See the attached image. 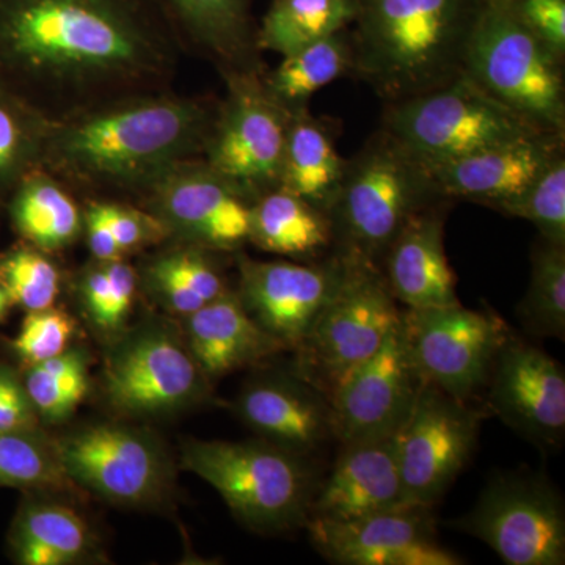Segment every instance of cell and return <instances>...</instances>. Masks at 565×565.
<instances>
[{"mask_svg":"<svg viewBox=\"0 0 565 565\" xmlns=\"http://www.w3.org/2000/svg\"><path fill=\"white\" fill-rule=\"evenodd\" d=\"M403 327L423 381L462 401L484 388L498 349L509 334L497 315L470 310L460 302L407 310Z\"/></svg>","mask_w":565,"mask_h":565,"instance_id":"obj_12","label":"cell"},{"mask_svg":"<svg viewBox=\"0 0 565 565\" xmlns=\"http://www.w3.org/2000/svg\"><path fill=\"white\" fill-rule=\"evenodd\" d=\"M482 0H353V68L392 102L462 74Z\"/></svg>","mask_w":565,"mask_h":565,"instance_id":"obj_3","label":"cell"},{"mask_svg":"<svg viewBox=\"0 0 565 565\" xmlns=\"http://www.w3.org/2000/svg\"><path fill=\"white\" fill-rule=\"evenodd\" d=\"M14 548L25 565L70 564L87 548V530L70 509L31 505L18 519Z\"/></svg>","mask_w":565,"mask_h":565,"instance_id":"obj_31","label":"cell"},{"mask_svg":"<svg viewBox=\"0 0 565 565\" xmlns=\"http://www.w3.org/2000/svg\"><path fill=\"white\" fill-rule=\"evenodd\" d=\"M353 68V47L344 31L282 57L264 82L286 110H303V104Z\"/></svg>","mask_w":565,"mask_h":565,"instance_id":"obj_29","label":"cell"},{"mask_svg":"<svg viewBox=\"0 0 565 565\" xmlns=\"http://www.w3.org/2000/svg\"><path fill=\"white\" fill-rule=\"evenodd\" d=\"M189 31L226 61H239L250 46L248 0H170Z\"/></svg>","mask_w":565,"mask_h":565,"instance_id":"obj_33","label":"cell"},{"mask_svg":"<svg viewBox=\"0 0 565 565\" xmlns=\"http://www.w3.org/2000/svg\"><path fill=\"white\" fill-rule=\"evenodd\" d=\"M403 508L407 505L394 434L344 445L332 473L313 494L308 519L344 522Z\"/></svg>","mask_w":565,"mask_h":565,"instance_id":"obj_22","label":"cell"},{"mask_svg":"<svg viewBox=\"0 0 565 565\" xmlns=\"http://www.w3.org/2000/svg\"><path fill=\"white\" fill-rule=\"evenodd\" d=\"M533 132L545 131L494 102L465 74L394 103L385 118L386 136L423 169Z\"/></svg>","mask_w":565,"mask_h":565,"instance_id":"obj_7","label":"cell"},{"mask_svg":"<svg viewBox=\"0 0 565 565\" xmlns=\"http://www.w3.org/2000/svg\"><path fill=\"white\" fill-rule=\"evenodd\" d=\"M385 281L408 310L459 303L456 275L445 250L444 215L415 212L385 253Z\"/></svg>","mask_w":565,"mask_h":565,"instance_id":"obj_23","label":"cell"},{"mask_svg":"<svg viewBox=\"0 0 565 565\" xmlns=\"http://www.w3.org/2000/svg\"><path fill=\"white\" fill-rule=\"evenodd\" d=\"M344 166L329 129L307 111H294L282 152L280 189L326 212L340 185Z\"/></svg>","mask_w":565,"mask_h":565,"instance_id":"obj_25","label":"cell"},{"mask_svg":"<svg viewBox=\"0 0 565 565\" xmlns=\"http://www.w3.org/2000/svg\"><path fill=\"white\" fill-rule=\"evenodd\" d=\"M32 408L25 388L9 370H0V433L31 429Z\"/></svg>","mask_w":565,"mask_h":565,"instance_id":"obj_43","label":"cell"},{"mask_svg":"<svg viewBox=\"0 0 565 565\" xmlns=\"http://www.w3.org/2000/svg\"><path fill=\"white\" fill-rule=\"evenodd\" d=\"M85 225H87L88 247H90V252L96 259L102 263L121 259L120 245L117 244L109 226L93 204L88 207L87 215H85Z\"/></svg>","mask_w":565,"mask_h":565,"instance_id":"obj_45","label":"cell"},{"mask_svg":"<svg viewBox=\"0 0 565 565\" xmlns=\"http://www.w3.org/2000/svg\"><path fill=\"white\" fill-rule=\"evenodd\" d=\"M147 184L166 228L214 248H234L248 239L252 204L206 162L174 163Z\"/></svg>","mask_w":565,"mask_h":565,"instance_id":"obj_19","label":"cell"},{"mask_svg":"<svg viewBox=\"0 0 565 565\" xmlns=\"http://www.w3.org/2000/svg\"><path fill=\"white\" fill-rule=\"evenodd\" d=\"M55 452L71 482L115 503H147L167 482L161 449L128 427H88L58 441Z\"/></svg>","mask_w":565,"mask_h":565,"instance_id":"obj_16","label":"cell"},{"mask_svg":"<svg viewBox=\"0 0 565 565\" xmlns=\"http://www.w3.org/2000/svg\"><path fill=\"white\" fill-rule=\"evenodd\" d=\"M189 351L204 375L233 373L282 351L245 310L237 294L226 291L188 316Z\"/></svg>","mask_w":565,"mask_h":565,"instance_id":"obj_24","label":"cell"},{"mask_svg":"<svg viewBox=\"0 0 565 565\" xmlns=\"http://www.w3.org/2000/svg\"><path fill=\"white\" fill-rule=\"evenodd\" d=\"M150 277L152 285L158 289L159 296L177 313L189 316L200 310L203 305H206L202 297L196 296L180 278L167 273V270L161 269L156 264H152L150 267Z\"/></svg>","mask_w":565,"mask_h":565,"instance_id":"obj_44","label":"cell"},{"mask_svg":"<svg viewBox=\"0 0 565 565\" xmlns=\"http://www.w3.org/2000/svg\"><path fill=\"white\" fill-rule=\"evenodd\" d=\"M154 264L180 278L206 303L226 292L221 274L202 253L193 250L169 253Z\"/></svg>","mask_w":565,"mask_h":565,"instance_id":"obj_40","label":"cell"},{"mask_svg":"<svg viewBox=\"0 0 565 565\" xmlns=\"http://www.w3.org/2000/svg\"><path fill=\"white\" fill-rule=\"evenodd\" d=\"M228 98L207 134L206 163L245 196L280 188L291 111L250 74L230 76Z\"/></svg>","mask_w":565,"mask_h":565,"instance_id":"obj_11","label":"cell"},{"mask_svg":"<svg viewBox=\"0 0 565 565\" xmlns=\"http://www.w3.org/2000/svg\"><path fill=\"white\" fill-rule=\"evenodd\" d=\"M128 0H0V79L54 92L140 79L161 63Z\"/></svg>","mask_w":565,"mask_h":565,"instance_id":"obj_1","label":"cell"},{"mask_svg":"<svg viewBox=\"0 0 565 565\" xmlns=\"http://www.w3.org/2000/svg\"><path fill=\"white\" fill-rule=\"evenodd\" d=\"M348 255L321 264L239 262V297L247 313L280 341L297 349L343 280Z\"/></svg>","mask_w":565,"mask_h":565,"instance_id":"obj_15","label":"cell"},{"mask_svg":"<svg viewBox=\"0 0 565 565\" xmlns=\"http://www.w3.org/2000/svg\"><path fill=\"white\" fill-rule=\"evenodd\" d=\"M457 530L484 542L509 565L565 563V505L544 475H494Z\"/></svg>","mask_w":565,"mask_h":565,"instance_id":"obj_9","label":"cell"},{"mask_svg":"<svg viewBox=\"0 0 565 565\" xmlns=\"http://www.w3.org/2000/svg\"><path fill=\"white\" fill-rule=\"evenodd\" d=\"M561 61L523 20L519 0H482L465 44L462 74L545 132L564 131Z\"/></svg>","mask_w":565,"mask_h":565,"instance_id":"obj_4","label":"cell"},{"mask_svg":"<svg viewBox=\"0 0 565 565\" xmlns=\"http://www.w3.org/2000/svg\"><path fill=\"white\" fill-rule=\"evenodd\" d=\"M353 0H274L258 33V46L281 57L344 31Z\"/></svg>","mask_w":565,"mask_h":565,"instance_id":"obj_28","label":"cell"},{"mask_svg":"<svg viewBox=\"0 0 565 565\" xmlns=\"http://www.w3.org/2000/svg\"><path fill=\"white\" fill-rule=\"evenodd\" d=\"M319 553L343 565H459L463 561L434 541L430 509L403 508L333 522L308 519Z\"/></svg>","mask_w":565,"mask_h":565,"instance_id":"obj_18","label":"cell"},{"mask_svg":"<svg viewBox=\"0 0 565 565\" xmlns=\"http://www.w3.org/2000/svg\"><path fill=\"white\" fill-rule=\"evenodd\" d=\"M332 236L326 212L285 189L263 193L252 204L248 239L263 250L315 256L329 247Z\"/></svg>","mask_w":565,"mask_h":565,"instance_id":"obj_26","label":"cell"},{"mask_svg":"<svg viewBox=\"0 0 565 565\" xmlns=\"http://www.w3.org/2000/svg\"><path fill=\"white\" fill-rule=\"evenodd\" d=\"M82 294H84L85 305L90 311L93 319L104 326L106 319L107 303H109V278H107L106 267H95L85 274L82 281Z\"/></svg>","mask_w":565,"mask_h":565,"instance_id":"obj_46","label":"cell"},{"mask_svg":"<svg viewBox=\"0 0 565 565\" xmlns=\"http://www.w3.org/2000/svg\"><path fill=\"white\" fill-rule=\"evenodd\" d=\"M87 366L77 352H62L32 364L25 393L32 407L51 423L68 418L87 393Z\"/></svg>","mask_w":565,"mask_h":565,"instance_id":"obj_34","label":"cell"},{"mask_svg":"<svg viewBox=\"0 0 565 565\" xmlns=\"http://www.w3.org/2000/svg\"><path fill=\"white\" fill-rule=\"evenodd\" d=\"M236 412L264 441L294 456L310 455L333 437L329 396L299 371L252 382L237 397Z\"/></svg>","mask_w":565,"mask_h":565,"instance_id":"obj_21","label":"cell"},{"mask_svg":"<svg viewBox=\"0 0 565 565\" xmlns=\"http://www.w3.org/2000/svg\"><path fill=\"white\" fill-rule=\"evenodd\" d=\"M10 196L14 228L40 250H57L76 239L79 207L46 169L29 173Z\"/></svg>","mask_w":565,"mask_h":565,"instance_id":"obj_27","label":"cell"},{"mask_svg":"<svg viewBox=\"0 0 565 565\" xmlns=\"http://www.w3.org/2000/svg\"><path fill=\"white\" fill-rule=\"evenodd\" d=\"M519 9L535 35L564 58L565 0H519Z\"/></svg>","mask_w":565,"mask_h":565,"instance_id":"obj_41","label":"cell"},{"mask_svg":"<svg viewBox=\"0 0 565 565\" xmlns=\"http://www.w3.org/2000/svg\"><path fill=\"white\" fill-rule=\"evenodd\" d=\"M486 386V411L539 448H561L565 437L563 364L509 333L498 349Z\"/></svg>","mask_w":565,"mask_h":565,"instance_id":"obj_14","label":"cell"},{"mask_svg":"<svg viewBox=\"0 0 565 565\" xmlns=\"http://www.w3.org/2000/svg\"><path fill=\"white\" fill-rule=\"evenodd\" d=\"M109 226L122 253L140 247L162 236L166 225L156 215L120 206V204L93 203Z\"/></svg>","mask_w":565,"mask_h":565,"instance_id":"obj_39","label":"cell"},{"mask_svg":"<svg viewBox=\"0 0 565 565\" xmlns=\"http://www.w3.org/2000/svg\"><path fill=\"white\" fill-rule=\"evenodd\" d=\"M203 371L191 351L162 330L134 334L110 356L106 392L118 411L166 414L203 396Z\"/></svg>","mask_w":565,"mask_h":565,"instance_id":"obj_17","label":"cell"},{"mask_svg":"<svg viewBox=\"0 0 565 565\" xmlns=\"http://www.w3.org/2000/svg\"><path fill=\"white\" fill-rule=\"evenodd\" d=\"M438 196L429 178L388 136L345 162L343 177L326 210L343 252L377 266L404 223Z\"/></svg>","mask_w":565,"mask_h":565,"instance_id":"obj_6","label":"cell"},{"mask_svg":"<svg viewBox=\"0 0 565 565\" xmlns=\"http://www.w3.org/2000/svg\"><path fill=\"white\" fill-rule=\"evenodd\" d=\"M50 118L0 79V199L41 169Z\"/></svg>","mask_w":565,"mask_h":565,"instance_id":"obj_30","label":"cell"},{"mask_svg":"<svg viewBox=\"0 0 565 565\" xmlns=\"http://www.w3.org/2000/svg\"><path fill=\"white\" fill-rule=\"evenodd\" d=\"M531 280L516 307L527 332L541 338L565 337V245L542 239L531 258Z\"/></svg>","mask_w":565,"mask_h":565,"instance_id":"obj_32","label":"cell"},{"mask_svg":"<svg viewBox=\"0 0 565 565\" xmlns=\"http://www.w3.org/2000/svg\"><path fill=\"white\" fill-rule=\"evenodd\" d=\"M563 134L533 132L424 169L435 193L508 212L561 150Z\"/></svg>","mask_w":565,"mask_h":565,"instance_id":"obj_20","label":"cell"},{"mask_svg":"<svg viewBox=\"0 0 565 565\" xmlns=\"http://www.w3.org/2000/svg\"><path fill=\"white\" fill-rule=\"evenodd\" d=\"M345 255L348 266L341 285L296 349L297 371L327 396L382 348L403 318L377 266Z\"/></svg>","mask_w":565,"mask_h":565,"instance_id":"obj_8","label":"cell"},{"mask_svg":"<svg viewBox=\"0 0 565 565\" xmlns=\"http://www.w3.org/2000/svg\"><path fill=\"white\" fill-rule=\"evenodd\" d=\"M508 215L533 223L542 239L565 245V158L559 151L533 184L509 207Z\"/></svg>","mask_w":565,"mask_h":565,"instance_id":"obj_37","label":"cell"},{"mask_svg":"<svg viewBox=\"0 0 565 565\" xmlns=\"http://www.w3.org/2000/svg\"><path fill=\"white\" fill-rule=\"evenodd\" d=\"M11 305H13V302H11L9 292H7L3 282L0 281V321H2L3 316H6L7 311H9Z\"/></svg>","mask_w":565,"mask_h":565,"instance_id":"obj_47","label":"cell"},{"mask_svg":"<svg viewBox=\"0 0 565 565\" xmlns=\"http://www.w3.org/2000/svg\"><path fill=\"white\" fill-rule=\"evenodd\" d=\"M206 110L189 99L145 96L50 121L41 169L90 182H148L204 145Z\"/></svg>","mask_w":565,"mask_h":565,"instance_id":"obj_2","label":"cell"},{"mask_svg":"<svg viewBox=\"0 0 565 565\" xmlns=\"http://www.w3.org/2000/svg\"><path fill=\"white\" fill-rule=\"evenodd\" d=\"M0 281L6 286L11 302L28 311L54 307L61 292V275L39 250L14 248L0 258Z\"/></svg>","mask_w":565,"mask_h":565,"instance_id":"obj_36","label":"cell"},{"mask_svg":"<svg viewBox=\"0 0 565 565\" xmlns=\"http://www.w3.org/2000/svg\"><path fill=\"white\" fill-rule=\"evenodd\" d=\"M103 264L109 278V303H107L103 329L111 330L117 329L131 310L137 278L132 267L122 263L121 259Z\"/></svg>","mask_w":565,"mask_h":565,"instance_id":"obj_42","label":"cell"},{"mask_svg":"<svg viewBox=\"0 0 565 565\" xmlns=\"http://www.w3.org/2000/svg\"><path fill=\"white\" fill-rule=\"evenodd\" d=\"M182 467L214 487L253 530L285 531L310 515V473L299 456L267 441L191 440L182 449Z\"/></svg>","mask_w":565,"mask_h":565,"instance_id":"obj_5","label":"cell"},{"mask_svg":"<svg viewBox=\"0 0 565 565\" xmlns=\"http://www.w3.org/2000/svg\"><path fill=\"white\" fill-rule=\"evenodd\" d=\"M487 411L424 382L414 411L397 433L403 501L433 509L470 462Z\"/></svg>","mask_w":565,"mask_h":565,"instance_id":"obj_10","label":"cell"},{"mask_svg":"<svg viewBox=\"0 0 565 565\" xmlns=\"http://www.w3.org/2000/svg\"><path fill=\"white\" fill-rule=\"evenodd\" d=\"M423 385L401 318L382 348L329 394L333 437L348 445L399 433Z\"/></svg>","mask_w":565,"mask_h":565,"instance_id":"obj_13","label":"cell"},{"mask_svg":"<svg viewBox=\"0 0 565 565\" xmlns=\"http://www.w3.org/2000/svg\"><path fill=\"white\" fill-rule=\"evenodd\" d=\"M73 332V319L61 310L29 311L13 348L32 366L65 352Z\"/></svg>","mask_w":565,"mask_h":565,"instance_id":"obj_38","label":"cell"},{"mask_svg":"<svg viewBox=\"0 0 565 565\" xmlns=\"http://www.w3.org/2000/svg\"><path fill=\"white\" fill-rule=\"evenodd\" d=\"M68 482L55 448H47L29 430L0 433V487L61 490Z\"/></svg>","mask_w":565,"mask_h":565,"instance_id":"obj_35","label":"cell"}]
</instances>
